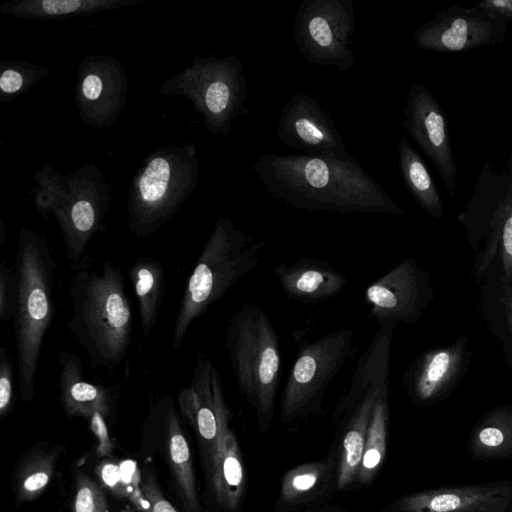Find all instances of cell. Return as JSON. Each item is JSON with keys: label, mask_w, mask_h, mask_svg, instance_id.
Returning a JSON list of instances; mask_svg holds the SVG:
<instances>
[{"label": "cell", "mask_w": 512, "mask_h": 512, "mask_svg": "<svg viewBox=\"0 0 512 512\" xmlns=\"http://www.w3.org/2000/svg\"><path fill=\"white\" fill-rule=\"evenodd\" d=\"M102 86L101 79L98 76L91 74L84 79L82 92L87 99L95 100L101 94Z\"/></svg>", "instance_id": "8d00e7d4"}, {"label": "cell", "mask_w": 512, "mask_h": 512, "mask_svg": "<svg viewBox=\"0 0 512 512\" xmlns=\"http://www.w3.org/2000/svg\"><path fill=\"white\" fill-rule=\"evenodd\" d=\"M14 401L13 362L9 351L2 347L0 351V416H6Z\"/></svg>", "instance_id": "f1b7e54d"}, {"label": "cell", "mask_w": 512, "mask_h": 512, "mask_svg": "<svg viewBox=\"0 0 512 512\" xmlns=\"http://www.w3.org/2000/svg\"><path fill=\"white\" fill-rule=\"evenodd\" d=\"M73 512H107V501L102 489L82 471L76 473Z\"/></svg>", "instance_id": "4316f807"}, {"label": "cell", "mask_w": 512, "mask_h": 512, "mask_svg": "<svg viewBox=\"0 0 512 512\" xmlns=\"http://www.w3.org/2000/svg\"><path fill=\"white\" fill-rule=\"evenodd\" d=\"M511 19L477 6L452 5L419 26L418 48L439 53L470 51L502 43Z\"/></svg>", "instance_id": "8fae6325"}, {"label": "cell", "mask_w": 512, "mask_h": 512, "mask_svg": "<svg viewBox=\"0 0 512 512\" xmlns=\"http://www.w3.org/2000/svg\"><path fill=\"white\" fill-rule=\"evenodd\" d=\"M158 404L167 440L169 463L178 492L187 512H200L190 449L175 405L170 396L162 397Z\"/></svg>", "instance_id": "44dd1931"}, {"label": "cell", "mask_w": 512, "mask_h": 512, "mask_svg": "<svg viewBox=\"0 0 512 512\" xmlns=\"http://www.w3.org/2000/svg\"><path fill=\"white\" fill-rule=\"evenodd\" d=\"M107 419L99 414L88 421L89 427L97 440L96 455L98 457L109 456L113 450V443L108 433Z\"/></svg>", "instance_id": "d6a6232c"}, {"label": "cell", "mask_w": 512, "mask_h": 512, "mask_svg": "<svg viewBox=\"0 0 512 512\" xmlns=\"http://www.w3.org/2000/svg\"><path fill=\"white\" fill-rule=\"evenodd\" d=\"M213 397L218 422V436L214 451L207 462L213 492L218 502L235 511L244 494L245 476L239 446L230 427L220 373L213 380Z\"/></svg>", "instance_id": "9a60e30c"}, {"label": "cell", "mask_w": 512, "mask_h": 512, "mask_svg": "<svg viewBox=\"0 0 512 512\" xmlns=\"http://www.w3.org/2000/svg\"><path fill=\"white\" fill-rule=\"evenodd\" d=\"M264 240L220 219L201 250L183 290L173 326L172 350L185 341L193 321L207 312L260 261Z\"/></svg>", "instance_id": "277c9868"}, {"label": "cell", "mask_w": 512, "mask_h": 512, "mask_svg": "<svg viewBox=\"0 0 512 512\" xmlns=\"http://www.w3.org/2000/svg\"><path fill=\"white\" fill-rule=\"evenodd\" d=\"M17 275L14 267L3 260L0 264V320H13L17 299Z\"/></svg>", "instance_id": "83f0119b"}, {"label": "cell", "mask_w": 512, "mask_h": 512, "mask_svg": "<svg viewBox=\"0 0 512 512\" xmlns=\"http://www.w3.org/2000/svg\"><path fill=\"white\" fill-rule=\"evenodd\" d=\"M396 326H379L359 358L347 393L338 403L336 412L346 416L336 478L338 489L346 488L357 478L375 404L381 392L389 388L391 345Z\"/></svg>", "instance_id": "52a82bcc"}, {"label": "cell", "mask_w": 512, "mask_h": 512, "mask_svg": "<svg viewBox=\"0 0 512 512\" xmlns=\"http://www.w3.org/2000/svg\"><path fill=\"white\" fill-rule=\"evenodd\" d=\"M141 487L146 500L145 512H178L162 494L151 470L145 471Z\"/></svg>", "instance_id": "f546056e"}, {"label": "cell", "mask_w": 512, "mask_h": 512, "mask_svg": "<svg viewBox=\"0 0 512 512\" xmlns=\"http://www.w3.org/2000/svg\"><path fill=\"white\" fill-rule=\"evenodd\" d=\"M465 335L452 343L430 348L419 354L406 368L402 387L419 405H429L447 397L471 365L472 352Z\"/></svg>", "instance_id": "5bb4252c"}, {"label": "cell", "mask_w": 512, "mask_h": 512, "mask_svg": "<svg viewBox=\"0 0 512 512\" xmlns=\"http://www.w3.org/2000/svg\"><path fill=\"white\" fill-rule=\"evenodd\" d=\"M95 470L99 479L108 490L117 497L127 498L120 464L114 460L106 459Z\"/></svg>", "instance_id": "1f68e13d"}, {"label": "cell", "mask_w": 512, "mask_h": 512, "mask_svg": "<svg viewBox=\"0 0 512 512\" xmlns=\"http://www.w3.org/2000/svg\"><path fill=\"white\" fill-rule=\"evenodd\" d=\"M121 267L104 262L100 271L78 266L69 285V333L92 368L119 366L132 341V309Z\"/></svg>", "instance_id": "7a4b0ae2"}, {"label": "cell", "mask_w": 512, "mask_h": 512, "mask_svg": "<svg viewBox=\"0 0 512 512\" xmlns=\"http://www.w3.org/2000/svg\"><path fill=\"white\" fill-rule=\"evenodd\" d=\"M389 422V388L377 399L367 431L364 451L356 480L370 483L378 473L386 455Z\"/></svg>", "instance_id": "d4e9b609"}, {"label": "cell", "mask_w": 512, "mask_h": 512, "mask_svg": "<svg viewBox=\"0 0 512 512\" xmlns=\"http://www.w3.org/2000/svg\"><path fill=\"white\" fill-rule=\"evenodd\" d=\"M511 500L506 486L439 488L404 496L382 512H505Z\"/></svg>", "instance_id": "2e32d148"}, {"label": "cell", "mask_w": 512, "mask_h": 512, "mask_svg": "<svg viewBox=\"0 0 512 512\" xmlns=\"http://www.w3.org/2000/svg\"><path fill=\"white\" fill-rule=\"evenodd\" d=\"M17 299L13 328L18 389L23 401L35 395V381L44 337L52 323L56 262L47 240L22 229L16 248Z\"/></svg>", "instance_id": "3957f363"}, {"label": "cell", "mask_w": 512, "mask_h": 512, "mask_svg": "<svg viewBox=\"0 0 512 512\" xmlns=\"http://www.w3.org/2000/svg\"><path fill=\"white\" fill-rule=\"evenodd\" d=\"M354 349V332L343 327L299 347L281 395L280 416L291 422L320 411L326 389Z\"/></svg>", "instance_id": "ba28073f"}, {"label": "cell", "mask_w": 512, "mask_h": 512, "mask_svg": "<svg viewBox=\"0 0 512 512\" xmlns=\"http://www.w3.org/2000/svg\"><path fill=\"white\" fill-rule=\"evenodd\" d=\"M120 468L127 499H129L137 508L145 511L146 500L142 492V481L137 468V463L132 460H126L120 464Z\"/></svg>", "instance_id": "4dcf8cb0"}, {"label": "cell", "mask_w": 512, "mask_h": 512, "mask_svg": "<svg viewBox=\"0 0 512 512\" xmlns=\"http://www.w3.org/2000/svg\"><path fill=\"white\" fill-rule=\"evenodd\" d=\"M353 0H303L293 19V37L310 63L350 70L356 62L351 48L356 31Z\"/></svg>", "instance_id": "9c48e42d"}, {"label": "cell", "mask_w": 512, "mask_h": 512, "mask_svg": "<svg viewBox=\"0 0 512 512\" xmlns=\"http://www.w3.org/2000/svg\"><path fill=\"white\" fill-rule=\"evenodd\" d=\"M475 6L512 20V0H484Z\"/></svg>", "instance_id": "e575fe53"}, {"label": "cell", "mask_w": 512, "mask_h": 512, "mask_svg": "<svg viewBox=\"0 0 512 512\" xmlns=\"http://www.w3.org/2000/svg\"><path fill=\"white\" fill-rule=\"evenodd\" d=\"M129 279L138 303L139 318L143 335L153 330L161 310L165 274L162 264L154 258H138L129 269Z\"/></svg>", "instance_id": "7402d4cb"}, {"label": "cell", "mask_w": 512, "mask_h": 512, "mask_svg": "<svg viewBox=\"0 0 512 512\" xmlns=\"http://www.w3.org/2000/svg\"><path fill=\"white\" fill-rule=\"evenodd\" d=\"M397 152L399 170L406 189L422 210L440 219L444 212L442 197L425 162L405 136L401 137Z\"/></svg>", "instance_id": "603a6c76"}, {"label": "cell", "mask_w": 512, "mask_h": 512, "mask_svg": "<svg viewBox=\"0 0 512 512\" xmlns=\"http://www.w3.org/2000/svg\"><path fill=\"white\" fill-rule=\"evenodd\" d=\"M59 398L65 414L89 421L96 415L106 418L112 413L116 389L92 382L85 377L82 360L67 350L58 355Z\"/></svg>", "instance_id": "e0dca14e"}, {"label": "cell", "mask_w": 512, "mask_h": 512, "mask_svg": "<svg viewBox=\"0 0 512 512\" xmlns=\"http://www.w3.org/2000/svg\"><path fill=\"white\" fill-rule=\"evenodd\" d=\"M84 4L79 0H45L41 2L44 12L50 15H61L74 12Z\"/></svg>", "instance_id": "836d02e7"}, {"label": "cell", "mask_w": 512, "mask_h": 512, "mask_svg": "<svg viewBox=\"0 0 512 512\" xmlns=\"http://www.w3.org/2000/svg\"><path fill=\"white\" fill-rule=\"evenodd\" d=\"M334 466V460L327 458L289 470L282 480L279 506H298L320 495L331 481Z\"/></svg>", "instance_id": "cb8c5ba5"}, {"label": "cell", "mask_w": 512, "mask_h": 512, "mask_svg": "<svg viewBox=\"0 0 512 512\" xmlns=\"http://www.w3.org/2000/svg\"><path fill=\"white\" fill-rule=\"evenodd\" d=\"M433 299L431 274L412 257L400 261L365 290L368 317L379 326L415 324Z\"/></svg>", "instance_id": "30bf717a"}, {"label": "cell", "mask_w": 512, "mask_h": 512, "mask_svg": "<svg viewBox=\"0 0 512 512\" xmlns=\"http://www.w3.org/2000/svg\"><path fill=\"white\" fill-rule=\"evenodd\" d=\"M284 293L301 303H318L338 295L348 283L347 276L330 263L302 257L274 268Z\"/></svg>", "instance_id": "d6986e66"}, {"label": "cell", "mask_w": 512, "mask_h": 512, "mask_svg": "<svg viewBox=\"0 0 512 512\" xmlns=\"http://www.w3.org/2000/svg\"><path fill=\"white\" fill-rule=\"evenodd\" d=\"M216 366L202 352H199L188 386L177 395V405L190 425L200 436L205 458L210 459L218 436V422L213 397V380Z\"/></svg>", "instance_id": "ac0fdd59"}, {"label": "cell", "mask_w": 512, "mask_h": 512, "mask_svg": "<svg viewBox=\"0 0 512 512\" xmlns=\"http://www.w3.org/2000/svg\"><path fill=\"white\" fill-rule=\"evenodd\" d=\"M309 512H331V511H326V510H317V511H309Z\"/></svg>", "instance_id": "74e56055"}, {"label": "cell", "mask_w": 512, "mask_h": 512, "mask_svg": "<svg viewBox=\"0 0 512 512\" xmlns=\"http://www.w3.org/2000/svg\"><path fill=\"white\" fill-rule=\"evenodd\" d=\"M457 220L476 254L472 273L477 284L493 265L512 285V150L502 167L484 162Z\"/></svg>", "instance_id": "8992f818"}, {"label": "cell", "mask_w": 512, "mask_h": 512, "mask_svg": "<svg viewBox=\"0 0 512 512\" xmlns=\"http://www.w3.org/2000/svg\"><path fill=\"white\" fill-rule=\"evenodd\" d=\"M22 84V76L14 70L5 71L0 78V88L6 93L16 92Z\"/></svg>", "instance_id": "d590c367"}, {"label": "cell", "mask_w": 512, "mask_h": 512, "mask_svg": "<svg viewBox=\"0 0 512 512\" xmlns=\"http://www.w3.org/2000/svg\"><path fill=\"white\" fill-rule=\"evenodd\" d=\"M479 311L501 345L506 363L512 368V285L490 265L478 284Z\"/></svg>", "instance_id": "ffe728a7"}, {"label": "cell", "mask_w": 512, "mask_h": 512, "mask_svg": "<svg viewBox=\"0 0 512 512\" xmlns=\"http://www.w3.org/2000/svg\"><path fill=\"white\" fill-rule=\"evenodd\" d=\"M403 114L404 129L433 162L447 191L454 197L458 168L442 106L424 84L414 83L407 92Z\"/></svg>", "instance_id": "7c38bea8"}, {"label": "cell", "mask_w": 512, "mask_h": 512, "mask_svg": "<svg viewBox=\"0 0 512 512\" xmlns=\"http://www.w3.org/2000/svg\"><path fill=\"white\" fill-rule=\"evenodd\" d=\"M252 170L272 197L297 209L405 215L353 156L267 153Z\"/></svg>", "instance_id": "6da1fadb"}, {"label": "cell", "mask_w": 512, "mask_h": 512, "mask_svg": "<svg viewBox=\"0 0 512 512\" xmlns=\"http://www.w3.org/2000/svg\"><path fill=\"white\" fill-rule=\"evenodd\" d=\"M281 143L301 154L349 158L344 140L334 121L311 95L297 93L283 106L276 127Z\"/></svg>", "instance_id": "4fadbf2b"}, {"label": "cell", "mask_w": 512, "mask_h": 512, "mask_svg": "<svg viewBox=\"0 0 512 512\" xmlns=\"http://www.w3.org/2000/svg\"><path fill=\"white\" fill-rule=\"evenodd\" d=\"M279 335L268 314L246 302L227 321L225 350L241 395L266 430L273 418L281 370Z\"/></svg>", "instance_id": "5b68a950"}, {"label": "cell", "mask_w": 512, "mask_h": 512, "mask_svg": "<svg viewBox=\"0 0 512 512\" xmlns=\"http://www.w3.org/2000/svg\"><path fill=\"white\" fill-rule=\"evenodd\" d=\"M61 450L54 447L36 451L24 460L16 477L18 502L34 500L43 492L51 480Z\"/></svg>", "instance_id": "484cf974"}]
</instances>
